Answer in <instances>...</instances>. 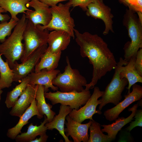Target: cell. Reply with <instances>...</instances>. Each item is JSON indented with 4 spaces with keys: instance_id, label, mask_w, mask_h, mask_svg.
<instances>
[{
    "instance_id": "5bb4252c",
    "label": "cell",
    "mask_w": 142,
    "mask_h": 142,
    "mask_svg": "<svg viewBox=\"0 0 142 142\" xmlns=\"http://www.w3.org/2000/svg\"><path fill=\"white\" fill-rule=\"evenodd\" d=\"M65 124L66 127L64 129L65 135L70 136L74 142H88L89 139L88 130L92 123V120L85 124H82L73 120L68 115Z\"/></svg>"
},
{
    "instance_id": "6da1fadb",
    "label": "cell",
    "mask_w": 142,
    "mask_h": 142,
    "mask_svg": "<svg viewBox=\"0 0 142 142\" xmlns=\"http://www.w3.org/2000/svg\"><path fill=\"white\" fill-rule=\"evenodd\" d=\"M74 31L81 56L88 58L93 65L91 81L85 86V89L89 90L94 88L98 81L108 72L115 69L117 62L107 44L101 37L88 32L81 33L75 29Z\"/></svg>"
},
{
    "instance_id": "52a82bcc",
    "label": "cell",
    "mask_w": 142,
    "mask_h": 142,
    "mask_svg": "<svg viewBox=\"0 0 142 142\" xmlns=\"http://www.w3.org/2000/svg\"><path fill=\"white\" fill-rule=\"evenodd\" d=\"M49 34L47 29L43 30L27 19L23 34L24 52L20 59L21 63L25 61L38 48L47 44Z\"/></svg>"
},
{
    "instance_id": "7c38bea8",
    "label": "cell",
    "mask_w": 142,
    "mask_h": 142,
    "mask_svg": "<svg viewBox=\"0 0 142 142\" xmlns=\"http://www.w3.org/2000/svg\"><path fill=\"white\" fill-rule=\"evenodd\" d=\"M26 6L27 7H30L35 10L25 12L26 19L35 25L41 24L45 26L49 23L52 17L49 7L39 0H31Z\"/></svg>"
},
{
    "instance_id": "e575fe53",
    "label": "cell",
    "mask_w": 142,
    "mask_h": 142,
    "mask_svg": "<svg viewBox=\"0 0 142 142\" xmlns=\"http://www.w3.org/2000/svg\"><path fill=\"white\" fill-rule=\"evenodd\" d=\"M4 12H6V11L0 6V21L1 22L7 21L10 18V17L8 14H2Z\"/></svg>"
},
{
    "instance_id": "f1b7e54d",
    "label": "cell",
    "mask_w": 142,
    "mask_h": 142,
    "mask_svg": "<svg viewBox=\"0 0 142 142\" xmlns=\"http://www.w3.org/2000/svg\"><path fill=\"white\" fill-rule=\"evenodd\" d=\"M18 22L11 19L9 21L1 22L0 23V42H3L7 36H9L11 34L12 29L17 25Z\"/></svg>"
},
{
    "instance_id": "4316f807",
    "label": "cell",
    "mask_w": 142,
    "mask_h": 142,
    "mask_svg": "<svg viewBox=\"0 0 142 142\" xmlns=\"http://www.w3.org/2000/svg\"><path fill=\"white\" fill-rule=\"evenodd\" d=\"M0 54V87L2 89L11 87L13 82L12 69L8 63L4 62Z\"/></svg>"
},
{
    "instance_id": "277c9868",
    "label": "cell",
    "mask_w": 142,
    "mask_h": 142,
    "mask_svg": "<svg viewBox=\"0 0 142 142\" xmlns=\"http://www.w3.org/2000/svg\"><path fill=\"white\" fill-rule=\"evenodd\" d=\"M128 63V62L122 58H119L114 69L113 78L101 96L99 110H101L104 106L108 103H112L116 105L120 102L122 98V93L128 84V82L125 78H120L119 74L122 67L127 64Z\"/></svg>"
},
{
    "instance_id": "9a60e30c",
    "label": "cell",
    "mask_w": 142,
    "mask_h": 142,
    "mask_svg": "<svg viewBox=\"0 0 142 142\" xmlns=\"http://www.w3.org/2000/svg\"><path fill=\"white\" fill-rule=\"evenodd\" d=\"M36 91V85L28 84L24 91L12 107L10 114L19 118L29 107L35 98Z\"/></svg>"
},
{
    "instance_id": "d6a6232c",
    "label": "cell",
    "mask_w": 142,
    "mask_h": 142,
    "mask_svg": "<svg viewBox=\"0 0 142 142\" xmlns=\"http://www.w3.org/2000/svg\"><path fill=\"white\" fill-rule=\"evenodd\" d=\"M134 67L138 74L142 77V49L140 48L137 53Z\"/></svg>"
},
{
    "instance_id": "d6986e66",
    "label": "cell",
    "mask_w": 142,
    "mask_h": 142,
    "mask_svg": "<svg viewBox=\"0 0 142 142\" xmlns=\"http://www.w3.org/2000/svg\"><path fill=\"white\" fill-rule=\"evenodd\" d=\"M134 104L128 110L131 111V114L128 117L125 118L123 117H118L115 120V121L110 124H104L101 125L103 128L101 129L102 132H105L108 134V137L112 140H114L118 132L125 125L131 122L134 119L136 111L138 107L140 105L139 102Z\"/></svg>"
},
{
    "instance_id": "83f0119b",
    "label": "cell",
    "mask_w": 142,
    "mask_h": 142,
    "mask_svg": "<svg viewBox=\"0 0 142 142\" xmlns=\"http://www.w3.org/2000/svg\"><path fill=\"white\" fill-rule=\"evenodd\" d=\"M100 124L93 119L89 126L90 136L88 142H109L112 141L104 134L101 128Z\"/></svg>"
},
{
    "instance_id": "7402d4cb",
    "label": "cell",
    "mask_w": 142,
    "mask_h": 142,
    "mask_svg": "<svg viewBox=\"0 0 142 142\" xmlns=\"http://www.w3.org/2000/svg\"><path fill=\"white\" fill-rule=\"evenodd\" d=\"M44 93V86L36 85L35 99L38 110L41 116L43 117V115H45L48 122H50L52 120L56 113L51 109L52 105L46 102Z\"/></svg>"
},
{
    "instance_id": "ac0fdd59",
    "label": "cell",
    "mask_w": 142,
    "mask_h": 142,
    "mask_svg": "<svg viewBox=\"0 0 142 142\" xmlns=\"http://www.w3.org/2000/svg\"><path fill=\"white\" fill-rule=\"evenodd\" d=\"M37 115L38 118L41 119L43 117L39 114L37 106V101L34 98L29 107L19 117L17 124L13 127L8 129L7 136L12 139H15L16 136L21 133L23 127L28 123V121L33 116Z\"/></svg>"
},
{
    "instance_id": "e0dca14e",
    "label": "cell",
    "mask_w": 142,
    "mask_h": 142,
    "mask_svg": "<svg viewBox=\"0 0 142 142\" xmlns=\"http://www.w3.org/2000/svg\"><path fill=\"white\" fill-rule=\"evenodd\" d=\"M71 36L62 30H54L49 33L47 40L48 47L53 53H57L66 49L70 43Z\"/></svg>"
},
{
    "instance_id": "7a4b0ae2",
    "label": "cell",
    "mask_w": 142,
    "mask_h": 142,
    "mask_svg": "<svg viewBox=\"0 0 142 142\" xmlns=\"http://www.w3.org/2000/svg\"><path fill=\"white\" fill-rule=\"evenodd\" d=\"M27 22L24 13L11 35L0 44V54L3 55L12 69L15 62L21 59L24 52L23 34Z\"/></svg>"
},
{
    "instance_id": "9c48e42d",
    "label": "cell",
    "mask_w": 142,
    "mask_h": 142,
    "mask_svg": "<svg viewBox=\"0 0 142 142\" xmlns=\"http://www.w3.org/2000/svg\"><path fill=\"white\" fill-rule=\"evenodd\" d=\"M103 92L98 87H94L93 94L84 106L78 110L73 109L68 115L73 120L82 123L86 119L93 120V116L95 114H101V110H96V108L101 102V99H98Z\"/></svg>"
},
{
    "instance_id": "cb8c5ba5",
    "label": "cell",
    "mask_w": 142,
    "mask_h": 142,
    "mask_svg": "<svg viewBox=\"0 0 142 142\" xmlns=\"http://www.w3.org/2000/svg\"><path fill=\"white\" fill-rule=\"evenodd\" d=\"M44 116V120L39 125H34L33 123L30 124L28 127L27 131L18 135L15 139L16 141L17 142H31L37 136L46 133L47 129L45 124L48 121L46 116Z\"/></svg>"
},
{
    "instance_id": "484cf974",
    "label": "cell",
    "mask_w": 142,
    "mask_h": 142,
    "mask_svg": "<svg viewBox=\"0 0 142 142\" xmlns=\"http://www.w3.org/2000/svg\"><path fill=\"white\" fill-rule=\"evenodd\" d=\"M30 78L28 75L23 78L20 84L17 85L7 94L5 103L7 108H12L26 89L29 82Z\"/></svg>"
},
{
    "instance_id": "1f68e13d",
    "label": "cell",
    "mask_w": 142,
    "mask_h": 142,
    "mask_svg": "<svg viewBox=\"0 0 142 142\" xmlns=\"http://www.w3.org/2000/svg\"><path fill=\"white\" fill-rule=\"evenodd\" d=\"M95 0H70L67 3L74 7L79 6L83 11H86L88 5Z\"/></svg>"
},
{
    "instance_id": "8d00e7d4",
    "label": "cell",
    "mask_w": 142,
    "mask_h": 142,
    "mask_svg": "<svg viewBox=\"0 0 142 142\" xmlns=\"http://www.w3.org/2000/svg\"><path fill=\"white\" fill-rule=\"evenodd\" d=\"M3 91L2 90V89L0 87V101H1V95L2 93H3Z\"/></svg>"
},
{
    "instance_id": "30bf717a",
    "label": "cell",
    "mask_w": 142,
    "mask_h": 142,
    "mask_svg": "<svg viewBox=\"0 0 142 142\" xmlns=\"http://www.w3.org/2000/svg\"><path fill=\"white\" fill-rule=\"evenodd\" d=\"M47 47L46 44L38 48L25 61L21 63H18L17 61L15 62L12 69L13 81L20 83L23 78L33 72L35 66Z\"/></svg>"
},
{
    "instance_id": "4fadbf2b",
    "label": "cell",
    "mask_w": 142,
    "mask_h": 142,
    "mask_svg": "<svg viewBox=\"0 0 142 142\" xmlns=\"http://www.w3.org/2000/svg\"><path fill=\"white\" fill-rule=\"evenodd\" d=\"M132 90L124 96L125 99L114 107L105 111L104 113L105 119L112 121L119 117L120 113L134 102L142 98V87L136 83L132 86Z\"/></svg>"
},
{
    "instance_id": "3957f363",
    "label": "cell",
    "mask_w": 142,
    "mask_h": 142,
    "mask_svg": "<svg viewBox=\"0 0 142 142\" xmlns=\"http://www.w3.org/2000/svg\"><path fill=\"white\" fill-rule=\"evenodd\" d=\"M136 13L127 9L123 16V24L127 29L130 39L123 48L124 59L128 62L131 57H136L138 51L142 48V23Z\"/></svg>"
},
{
    "instance_id": "2e32d148",
    "label": "cell",
    "mask_w": 142,
    "mask_h": 142,
    "mask_svg": "<svg viewBox=\"0 0 142 142\" xmlns=\"http://www.w3.org/2000/svg\"><path fill=\"white\" fill-rule=\"evenodd\" d=\"M60 72L59 70L56 69L51 71L44 69L37 73L32 72L28 75L30 78L29 84L44 86V92H48L49 88L54 91H57L58 88L53 84L52 81Z\"/></svg>"
},
{
    "instance_id": "603a6c76",
    "label": "cell",
    "mask_w": 142,
    "mask_h": 142,
    "mask_svg": "<svg viewBox=\"0 0 142 142\" xmlns=\"http://www.w3.org/2000/svg\"><path fill=\"white\" fill-rule=\"evenodd\" d=\"M31 0H0V6L6 12H9L11 18L18 22L19 20L17 16L19 13H25V11L31 10L28 9L26 4Z\"/></svg>"
},
{
    "instance_id": "d590c367",
    "label": "cell",
    "mask_w": 142,
    "mask_h": 142,
    "mask_svg": "<svg viewBox=\"0 0 142 142\" xmlns=\"http://www.w3.org/2000/svg\"><path fill=\"white\" fill-rule=\"evenodd\" d=\"M48 137V136L45 133L40 136L39 138H36L31 142H45L47 141Z\"/></svg>"
},
{
    "instance_id": "ffe728a7",
    "label": "cell",
    "mask_w": 142,
    "mask_h": 142,
    "mask_svg": "<svg viewBox=\"0 0 142 142\" xmlns=\"http://www.w3.org/2000/svg\"><path fill=\"white\" fill-rule=\"evenodd\" d=\"M72 109L69 106L61 104L58 114L54 116L52 120L45 124L47 130H57L64 138L65 142H72L65 135L64 126L65 119L67 116L72 111Z\"/></svg>"
},
{
    "instance_id": "44dd1931",
    "label": "cell",
    "mask_w": 142,
    "mask_h": 142,
    "mask_svg": "<svg viewBox=\"0 0 142 142\" xmlns=\"http://www.w3.org/2000/svg\"><path fill=\"white\" fill-rule=\"evenodd\" d=\"M61 53L62 52L53 53L48 47L35 66L34 72H38L44 69L48 71L55 69L58 65Z\"/></svg>"
},
{
    "instance_id": "ba28073f",
    "label": "cell",
    "mask_w": 142,
    "mask_h": 142,
    "mask_svg": "<svg viewBox=\"0 0 142 142\" xmlns=\"http://www.w3.org/2000/svg\"><path fill=\"white\" fill-rule=\"evenodd\" d=\"M44 95L45 98L49 100L53 105L60 103L69 106L72 109L78 110L86 103L91 94L89 90L85 89L80 92H63L58 90L53 92H44Z\"/></svg>"
},
{
    "instance_id": "5b68a950",
    "label": "cell",
    "mask_w": 142,
    "mask_h": 142,
    "mask_svg": "<svg viewBox=\"0 0 142 142\" xmlns=\"http://www.w3.org/2000/svg\"><path fill=\"white\" fill-rule=\"evenodd\" d=\"M66 60L67 65L64 71L59 73L53 80L52 83L62 92H81L84 89L83 87L87 84V80L78 69L72 68L67 56Z\"/></svg>"
},
{
    "instance_id": "d4e9b609",
    "label": "cell",
    "mask_w": 142,
    "mask_h": 142,
    "mask_svg": "<svg viewBox=\"0 0 142 142\" xmlns=\"http://www.w3.org/2000/svg\"><path fill=\"white\" fill-rule=\"evenodd\" d=\"M135 58V57H131L128 64L122 67L119 74L120 78H125L128 81V85L126 88L128 93L130 92V89L133 85L137 82L142 83V77L138 74L134 67Z\"/></svg>"
},
{
    "instance_id": "4dcf8cb0",
    "label": "cell",
    "mask_w": 142,
    "mask_h": 142,
    "mask_svg": "<svg viewBox=\"0 0 142 142\" xmlns=\"http://www.w3.org/2000/svg\"><path fill=\"white\" fill-rule=\"evenodd\" d=\"M135 120L132 121L129 126L126 128L127 131L130 132L136 126H142V110H137L134 115Z\"/></svg>"
},
{
    "instance_id": "836d02e7",
    "label": "cell",
    "mask_w": 142,
    "mask_h": 142,
    "mask_svg": "<svg viewBox=\"0 0 142 142\" xmlns=\"http://www.w3.org/2000/svg\"><path fill=\"white\" fill-rule=\"evenodd\" d=\"M44 3L49 7H52L57 5L59 2L70 0H39Z\"/></svg>"
},
{
    "instance_id": "74e56055",
    "label": "cell",
    "mask_w": 142,
    "mask_h": 142,
    "mask_svg": "<svg viewBox=\"0 0 142 142\" xmlns=\"http://www.w3.org/2000/svg\"></svg>"
},
{
    "instance_id": "8992f818",
    "label": "cell",
    "mask_w": 142,
    "mask_h": 142,
    "mask_svg": "<svg viewBox=\"0 0 142 142\" xmlns=\"http://www.w3.org/2000/svg\"><path fill=\"white\" fill-rule=\"evenodd\" d=\"M70 7L67 3L65 4L59 3L58 5L50 7V9L52 17L50 22L45 26L40 24H38V26L43 30L64 31L74 39L75 24L74 20L70 15Z\"/></svg>"
},
{
    "instance_id": "8fae6325",
    "label": "cell",
    "mask_w": 142,
    "mask_h": 142,
    "mask_svg": "<svg viewBox=\"0 0 142 142\" xmlns=\"http://www.w3.org/2000/svg\"><path fill=\"white\" fill-rule=\"evenodd\" d=\"M85 11L88 16L100 19L103 22L105 26L104 35H107L109 32H114L113 26L114 16L110 8L104 4L103 0H95L88 5Z\"/></svg>"
},
{
    "instance_id": "f546056e",
    "label": "cell",
    "mask_w": 142,
    "mask_h": 142,
    "mask_svg": "<svg viewBox=\"0 0 142 142\" xmlns=\"http://www.w3.org/2000/svg\"><path fill=\"white\" fill-rule=\"evenodd\" d=\"M121 3L136 13L142 12V0H118Z\"/></svg>"
}]
</instances>
